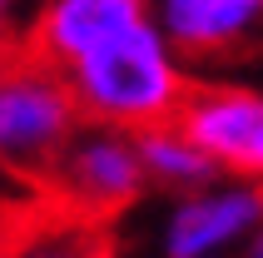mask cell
I'll list each match as a JSON object with an SVG mask.
<instances>
[{"instance_id":"6da1fadb","label":"cell","mask_w":263,"mask_h":258,"mask_svg":"<svg viewBox=\"0 0 263 258\" xmlns=\"http://www.w3.org/2000/svg\"><path fill=\"white\" fill-rule=\"evenodd\" d=\"M65 85L74 95V109L89 124L115 129H144L159 119H174L184 89H189V65L174 55V45L159 35V25L139 15L129 25L100 35L80 55L60 65Z\"/></svg>"},{"instance_id":"7a4b0ae2","label":"cell","mask_w":263,"mask_h":258,"mask_svg":"<svg viewBox=\"0 0 263 258\" xmlns=\"http://www.w3.org/2000/svg\"><path fill=\"white\" fill-rule=\"evenodd\" d=\"M74 124L80 109L65 75L30 45H5L0 50V169L40 184L60 144L74 134Z\"/></svg>"},{"instance_id":"3957f363","label":"cell","mask_w":263,"mask_h":258,"mask_svg":"<svg viewBox=\"0 0 263 258\" xmlns=\"http://www.w3.org/2000/svg\"><path fill=\"white\" fill-rule=\"evenodd\" d=\"M40 184H50V194H55V204L65 214L100 224V218H115L124 209H134L144 199L149 179H144V164H139L129 129L80 119L74 134L60 144L55 164L45 169Z\"/></svg>"},{"instance_id":"277c9868","label":"cell","mask_w":263,"mask_h":258,"mask_svg":"<svg viewBox=\"0 0 263 258\" xmlns=\"http://www.w3.org/2000/svg\"><path fill=\"white\" fill-rule=\"evenodd\" d=\"M174 124L189 134L219 174L258 179L263 169V95L243 80H209L184 89Z\"/></svg>"},{"instance_id":"5b68a950","label":"cell","mask_w":263,"mask_h":258,"mask_svg":"<svg viewBox=\"0 0 263 258\" xmlns=\"http://www.w3.org/2000/svg\"><path fill=\"white\" fill-rule=\"evenodd\" d=\"M258 184L219 174L199 189H184L164 218V258H238L258 238Z\"/></svg>"},{"instance_id":"8992f818","label":"cell","mask_w":263,"mask_h":258,"mask_svg":"<svg viewBox=\"0 0 263 258\" xmlns=\"http://www.w3.org/2000/svg\"><path fill=\"white\" fill-rule=\"evenodd\" d=\"M149 20L184 65H214L253 50L263 0H149Z\"/></svg>"},{"instance_id":"52a82bcc","label":"cell","mask_w":263,"mask_h":258,"mask_svg":"<svg viewBox=\"0 0 263 258\" xmlns=\"http://www.w3.org/2000/svg\"><path fill=\"white\" fill-rule=\"evenodd\" d=\"M139 15H149V0H45L40 15L30 20L25 45L60 70L70 55H80L85 45H95L100 35L129 25Z\"/></svg>"},{"instance_id":"ba28073f","label":"cell","mask_w":263,"mask_h":258,"mask_svg":"<svg viewBox=\"0 0 263 258\" xmlns=\"http://www.w3.org/2000/svg\"><path fill=\"white\" fill-rule=\"evenodd\" d=\"M134 149H139V164H144L149 184H164L184 194V189H199L209 179H219V169L204 159V149L174 124V119H159V124L134 129Z\"/></svg>"},{"instance_id":"9c48e42d","label":"cell","mask_w":263,"mask_h":258,"mask_svg":"<svg viewBox=\"0 0 263 258\" xmlns=\"http://www.w3.org/2000/svg\"><path fill=\"white\" fill-rule=\"evenodd\" d=\"M95 248H100L95 224L65 214V209L30 218V224H20L15 233L0 238V258H89Z\"/></svg>"},{"instance_id":"30bf717a","label":"cell","mask_w":263,"mask_h":258,"mask_svg":"<svg viewBox=\"0 0 263 258\" xmlns=\"http://www.w3.org/2000/svg\"><path fill=\"white\" fill-rule=\"evenodd\" d=\"M10 20H15V0H0V50L10 45Z\"/></svg>"},{"instance_id":"8fae6325","label":"cell","mask_w":263,"mask_h":258,"mask_svg":"<svg viewBox=\"0 0 263 258\" xmlns=\"http://www.w3.org/2000/svg\"><path fill=\"white\" fill-rule=\"evenodd\" d=\"M243 258H263V248L258 244H243Z\"/></svg>"},{"instance_id":"7c38bea8","label":"cell","mask_w":263,"mask_h":258,"mask_svg":"<svg viewBox=\"0 0 263 258\" xmlns=\"http://www.w3.org/2000/svg\"><path fill=\"white\" fill-rule=\"evenodd\" d=\"M89 258H115V253H109V248H104V244H100V248H95V253H89Z\"/></svg>"}]
</instances>
